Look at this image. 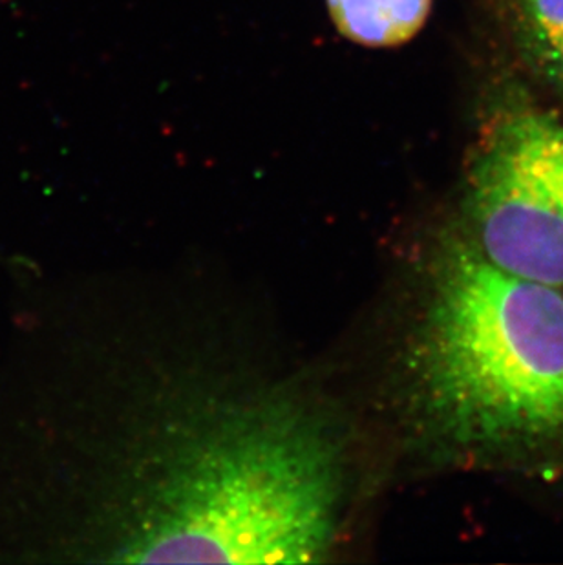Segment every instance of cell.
Segmentation results:
<instances>
[{"instance_id": "cell-1", "label": "cell", "mask_w": 563, "mask_h": 565, "mask_svg": "<svg viewBox=\"0 0 563 565\" xmlns=\"http://www.w3.org/2000/svg\"><path fill=\"white\" fill-rule=\"evenodd\" d=\"M132 470L114 562L309 564L336 539L330 423L278 390L167 406Z\"/></svg>"}, {"instance_id": "cell-2", "label": "cell", "mask_w": 563, "mask_h": 565, "mask_svg": "<svg viewBox=\"0 0 563 565\" xmlns=\"http://www.w3.org/2000/svg\"><path fill=\"white\" fill-rule=\"evenodd\" d=\"M410 363L423 417L452 447L563 445V291L503 271L470 238L437 258Z\"/></svg>"}, {"instance_id": "cell-3", "label": "cell", "mask_w": 563, "mask_h": 565, "mask_svg": "<svg viewBox=\"0 0 563 565\" xmlns=\"http://www.w3.org/2000/svg\"><path fill=\"white\" fill-rule=\"evenodd\" d=\"M474 246L503 271L563 289V121L516 113L487 136L467 194Z\"/></svg>"}, {"instance_id": "cell-4", "label": "cell", "mask_w": 563, "mask_h": 565, "mask_svg": "<svg viewBox=\"0 0 563 565\" xmlns=\"http://www.w3.org/2000/svg\"><path fill=\"white\" fill-rule=\"evenodd\" d=\"M432 0H328L344 38L367 46H397L419 32Z\"/></svg>"}, {"instance_id": "cell-5", "label": "cell", "mask_w": 563, "mask_h": 565, "mask_svg": "<svg viewBox=\"0 0 563 565\" xmlns=\"http://www.w3.org/2000/svg\"><path fill=\"white\" fill-rule=\"evenodd\" d=\"M545 68L563 83V0H521Z\"/></svg>"}]
</instances>
